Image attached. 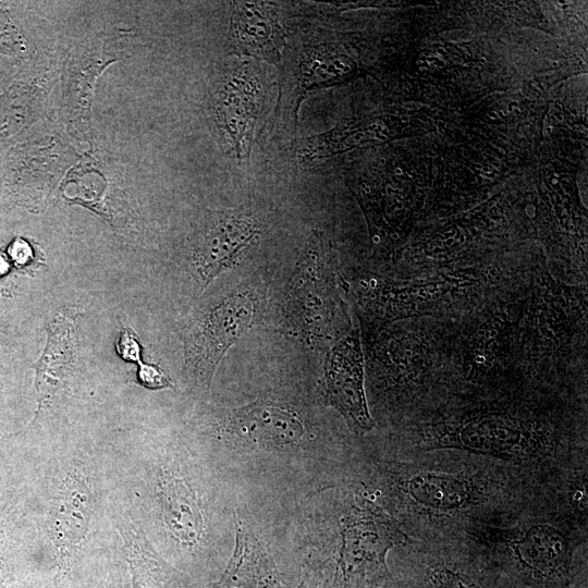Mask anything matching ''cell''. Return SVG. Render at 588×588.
Listing matches in <instances>:
<instances>
[{"mask_svg":"<svg viewBox=\"0 0 588 588\" xmlns=\"http://www.w3.org/2000/svg\"><path fill=\"white\" fill-rule=\"evenodd\" d=\"M385 588H392V585H391V586H389V587H385Z\"/></svg>","mask_w":588,"mask_h":588,"instance_id":"21","label":"cell"},{"mask_svg":"<svg viewBox=\"0 0 588 588\" xmlns=\"http://www.w3.org/2000/svg\"><path fill=\"white\" fill-rule=\"evenodd\" d=\"M264 97L257 72L238 63L222 75L215 95L217 123L234 156H248L256 120Z\"/></svg>","mask_w":588,"mask_h":588,"instance_id":"5","label":"cell"},{"mask_svg":"<svg viewBox=\"0 0 588 588\" xmlns=\"http://www.w3.org/2000/svg\"><path fill=\"white\" fill-rule=\"evenodd\" d=\"M25 50L22 33L13 23L9 12L0 8V53L17 56Z\"/></svg>","mask_w":588,"mask_h":588,"instance_id":"18","label":"cell"},{"mask_svg":"<svg viewBox=\"0 0 588 588\" xmlns=\"http://www.w3.org/2000/svg\"><path fill=\"white\" fill-rule=\"evenodd\" d=\"M117 352L126 362L137 363L140 360V345L133 331L130 329L121 331L117 341Z\"/></svg>","mask_w":588,"mask_h":588,"instance_id":"20","label":"cell"},{"mask_svg":"<svg viewBox=\"0 0 588 588\" xmlns=\"http://www.w3.org/2000/svg\"><path fill=\"white\" fill-rule=\"evenodd\" d=\"M258 233L255 222L243 213L225 215L211 226L197 252L204 282L232 267L258 238Z\"/></svg>","mask_w":588,"mask_h":588,"instance_id":"11","label":"cell"},{"mask_svg":"<svg viewBox=\"0 0 588 588\" xmlns=\"http://www.w3.org/2000/svg\"><path fill=\"white\" fill-rule=\"evenodd\" d=\"M231 45L237 54L279 61L285 46V34L277 13L264 2H234Z\"/></svg>","mask_w":588,"mask_h":588,"instance_id":"9","label":"cell"},{"mask_svg":"<svg viewBox=\"0 0 588 588\" xmlns=\"http://www.w3.org/2000/svg\"><path fill=\"white\" fill-rule=\"evenodd\" d=\"M412 538L382 509L363 503L344 515L333 588H385L392 585L387 558Z\"/></svg>","mask_w":588,"mask_h":588,"instance_id":"4","label":"cell"},{"mask_svg":"<svg viewBox=\"0 0 588 588\" xmlns=\"http://www.w3.org/2000/svg\"><path fill=\"white\" fill-rule=\"evenodd\" d=\"M138 365L137 381L140 385L150 390H159L172 387V382L167 373L157 365L146 364L142 360Z\"/></svg>","mask_w":588,"mask_h":588,"instance_id":"19","label":"cell"},{"mask_svg":"<svg viewBox=\"0 0 588 588\" xmlns=\"http://www.w3.org/2000/svg\"><path fill=\"white\" fill-rule=\"evenodd\" d=\"M433 451L399 463L392 471L395 509L412 539L466 537L518 509L538 487L536 476L463 452Z\"/></svg>","mask_w":588,"mask_h":588,"instance_id":"1","label":"cell"},{"mask_svg":"<svg viewBox=\"0 0 588 588\" xmlns=\"http://www.w3.org/2000/svg\"><path fill=\"white\" fill-rule=\"evenodd\" d=\"M213 588H287L255 534L240 524L235 548Z\"/></svg>","mask_w":588,"mask_h":588,"instance_id":"13","label":"cell"},{"mask_svg":"<svg viewBox=\"0 0 588 588\" xmlns=\"http://www.w3.org/2000/svg\"><path fill=\"white\" fill-rule=\"evenodd\" d=\"M93 497L85 480L71 475L53 505L50 535L65 563L84 539L91 515Z\"/></svg>","mask_w":588,"mask_h":588,"instance_id":"12","label":"cell"},{"mask_svg":"<svg viewBox=\"0 0 588 588\" xmlns=\"http://www.w3.org/2000/svg\"><path fill=\"white\" fill-rule=\"evenodd\" d=\"M350 70L342 59L334 58L322 46L305 49L297 63L298 103L307 90L322 87Z\"/></svg>","mask_w":588,"mask_h":588,"instance_id":"16","label":"cell"},{"mask_svg":"<svg viewBox=\"0 0 588 588\" xmlns=\"http://www.w3.org/2000/svg\"><path fill=\"white\" fill-rule=\"evenodd\" d=\"M115 61V56L101 42L84 45L70 57L64 78L63 110L74 131H88L96 83L102 71Z\"/></svg>","mask_w":588,"mask_h":588,"instance_id":"8","label":"cell"},{"mask_svg":"<svg viewBox=\"0 0 588 588\" xmlns=\"http://www.w3.org/2000/svg\"><path fill=\"white\" fill-rule=\"evenodd\" d=\"M328 402L346 419L356 432L372 429L365 391L363 356L358 336L350 335L334 346L328 357L324 372Z\"/></svg>","mask_w":588,"mask_h":588,"instance_id":"7","label":"cell"},{"mask_svg":"<svg viewBox=\"0 0 588 588\" xmlns=\"http://www.w3.org/2000/svg\"><path fill=\"white\" fill-rule=\"evenodd\" d=\"M392 588H511L491 560L462 537L411 539Z\"/></svg>","mask_w":588,"mask_h":588,"instance_id":"3","label":"cell"},{"mask_svg":"<svg viewBox=\"0 0 588 588\" xmlns=\"http://www.w3.org/2000/svg\"><path fill=\"white\" fill-rule=\"evenodd\" d=\"M75 316L60 310L47 326V341L35 365L37 411L48 405L72 371L75 356Z\"/></svg>","mask_w":588,"mask_h":588,"instance_id":"10","label":"cell"},{"mask_svg":"<svg viewBox=\"0 0 588 588\" xmlns=\"http://www.w3.org/2000/svg\"><path fill=\"white\" fill-rule=\"evenodd\" d=\"M133 588H168L166 577L161 576V571L154 560L144 553L133 551L132 561Z\"/></svg>","mask_w":588,"mask_h":588,"instance_id":"17","label":"cell"},{"mask_svg":"<svg viewBox=\"0 0 588 588\" xmlns=\"http://www.w3.org/2000/svg\"><path fill=\"white\" fill-rule=\"evenodd\" d=\"M254 316L255 303L250 295L235 293L219 303L199 323L187 353L203 381H211L222 356L246 332Z\"/></svg>","mask_w":588,"mask_h":588,"instance_id":"6","label":"cell"},{"mask_svg":"<svg viewBox=\"0 0 588 588\" xmlns=\"http://www.w3.org/2000/svg\"><path fill=\"white\" fill-rule=\"evenodd\" d=\"M546 486V485H544ZM497 523L474 530L471 540L511 588H587V502L566 481L558 498L539 500L542 488Z\"/></svg>","mask_w":588,"mask_h":588,"instance_id":"2","label":"cell"},{"mask_svg":"<svg viewBox=\"0 0 588 588\" xmlns=\"http://www.w3.org/2000/svg\"><path fill=\"white\" fill-rule=\"evenodd\" d=\"M167 523L181 540L195 542L201 532L203 519L194 493L181 479H168L162 485Z\"/></svg>","mask_w":588,"mask_h":588,"instance_id":"15","label":"cell"},{"mask_svg":"<svg viewBox=\"0 0 588 588\" xmlns=\"http://www.w3.org/2000/svg\"><path fill=\"white\" fill-rule=\"evenodd\" d=\"M231 424L241 436L260 444H292L299 441L304 432L302 421L293 412L266 402L241 408Z\"/></svg>","mask_w":588,"mask_h":588,"instance_id":"14","label":"cell"}]
</instances>
